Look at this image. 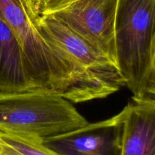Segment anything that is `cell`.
Returning a JSON list of instances; mask_svg holds the SVG:
<instances>
[{"instance_id": "6da1fadb", "label": "cell", "mask_w": 155, "mask_h": 155, "mask_svg": "<svg viewBox=\"0 0 155 155\" xmlns=\"http://www.w3.org/2000/svg\"><path fill=\"white\" fill-rule=\"evenodd\" d=\"M89 124L73 103L42 89L0 93V133L42 142Z\"/></svg>"}, {"instance_id": "7a4b0ae2", "label": "cell", "mask_w": 155, "mask_h": 155, "mask_svg": "<svg viewBox=\"0 0 155 155\" xmlns=\"http://www.w3.org/2000/svg\"><path fill=\"white\" fill-rule=\"evenodd\" d=\"M116 65L133 97H143L155 50V0H119Z\"/></svg>"}, {"instance_id": "3957f363", "label": "cell", "mask_w": 155, "mask_h": 155, "mask_svg": "<svg viewBox=\"0 0 155 155\" xmlns=\"http://www.w3.org/2000/svg\"><path fill=\"white\" fill-rule=\"evenodd\" d=\"M35 24L52 48L108 95L125 86L114 62L68 26L52 17L42 15H39Z\"/></svg>"}, {"instance_id": "277c9868", "label": "cell", "mask_w": 155, "mask_h": 155, "mask_svg": "<svg viewBox=\"0 0 155 155\" xmlns=\"http://www.w3.org/2000/svg\"><path fill=\"white\" fill-rule=\"evenodd\" d=\"M119 0H60L40 12L58 20L116 64L114 26Z\"/></svg>"}, {"instance_id": "5b68a950", "label": "cell", "mask_w": 155, "mask_h": 155, "mask_svg": "<svg viewBox=\"0 0 155 155\" xmlns=\"http://www.w3.org/2000/svg\"><path fill=\"white\" fill-rule=\"evenodd\" d=\"M124 112L104 120L45 139L43 145L61 155H120Z\"/></svg>"}, {"instance_id": "8992f818", "label": "cell", "mask_w": 155, "mask_h": 155, "mask_svg": "<svg viewBox=\"0 0 155 155\" xmlns=\"http://www.w3.org/2000/svg\"><path fill=\"white\" fill-rule=\"evenodd\" d=\"M123 110L120 155H155V98L132 97Z\"/></svg>"}, {"instance_id": "52a82bcc", "label": "cell", "mask_w": 155, "mask_h": 155, "mask_svg": "<svg viewBox=\"0 0 155 155\" xmlns=\"http://www.w3.org/2000/svg\"><path fill=\"white\" fill-rule=\"evenodd\" d=\"M36 89L18 38L0 18V93Z\"/></svg>"}, {"instance_id": "ba28073f", "label": "cell", "mask_w": 155, "mask_h": 155, "mask_svg": "<svg viewBox=\"0 0 155 155\" xmlns=\"http://www.w3.org/2000/svg\"><path fill=\"white\" fill-rule=\"evenodd\" d=\"M0 155H61L42 142L0 133Z\"/></svg>"}, {"instance_id": "9c48e42d", "label": "cell", "mask_w": 155, "mask_h": 155, "mask_svg": "<svg viewBox=\"0 0 155 155\" xmlns=\"http://www.w3.org/2000/svg\"><path fill=\"white\" fill-rule=\"evenodd\" d=\"M150 98H155V50L153 55L151 71L147 81L146 87L145 90V95Z\"/></svg>"}, {"instance_id": "30bf717a", "label": "cell", "mask_w": 155, "mask_h": 155, "mask_svg": "<svg viewBox=\"0 0 155 155\" xmlns=\"http://www.w3.org/2000/svg\"><path fill=\"white\" fill-rule=\"evenodd\" d=\"M58 1L60 0H32V2H33V7H34L36 14L39 15L42 11Z\"/></svg>"}, {"instance_id": "8fae6325", "label": "cell", "mask_w": 155, "mask_h": 155, "mask_svg": "<svg viewBox=\"0 0 155 155\" xmlns=\"http://www.w3.org/2000/svg\"><path fill=\"white\" fill-rule=\"evenodd\" d=\"M20 2L22 4V5L24 6L25 10L27 11L28 15H30L31 19L33 20V22H36V19L39 17V15L36 14V11H35L33 2H32V0H20Z\"/></svg>"}]
</instances>
